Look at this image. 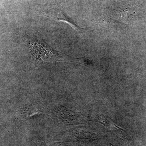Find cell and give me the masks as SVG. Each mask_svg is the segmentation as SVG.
Here are the masks:
<instances>
[{"label": "cell", "instance_id": "3957f363", "mask_svg": "<svg viewBox=\"0 0 146 146\" xmlns=\"http://www.w3.org/2000/svg\"><path fill=\"white\" fill-rule=\"evenodd\" d=\"M1 27V26L0 25V28ZM3 34L2 31H1V29H0V36H1L2 34Z\"/></svg>", "mask_w": 146, "mask_h": 146}, {"label": "cell", "instance_id": "7a4b0ae2", "mask_svg": "<svg viewBox=\"0 0 146 146\" xmlns=\"http://www.w3.org/2000/svg\"><path fill=\"white\" fill-rule=\"evenodd\" d=\"M48 17L52 18L56 21H64V22L68 23L70 25H71V26L75 29L78 31H81L82 30H84L83 29L80 28L74 22L71 21L70 19H68L67 17H65L61 11L55 12V11H51L50 13H48Z\"/></svg>", "mask_w": 146, "mask_h": 146}, {"label": "cell", "instance_id": "6da1fadb", "mask_svg": "<svg viewBox=\"0 0 146 146\" xmlns=\"http://www.w3.org/2000/svg\"><path fill=\"white\" fill-rule=\"evenodd\" d=\"M30 50L35 60L44 62H53L58 60H74L75 58L63 53L53 49L52 48L39 41L35 40L30 42Z\"/></svg>", "mask_w": 146, "mask_h": 146}]
</instances>
